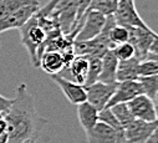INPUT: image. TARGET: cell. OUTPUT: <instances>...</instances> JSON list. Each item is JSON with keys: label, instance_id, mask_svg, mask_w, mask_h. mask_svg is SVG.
Returning <instances> with one entry per match:
<instances>
[{"label": "cell", "instance_id": "obj_14", "mask_svg": "<svg viewBox=\"0 0 158 143\" xmlns=\"http://www.w3.org/2000/svg\"><path fill=\"white\" fill-rule=\"evenodd\" d=\"M39 67H41L46 74L51 75H59L62 70L66 68L64 57L60 52L57 51H45L40 59V65Z\"/></svg>", "mask_w": 158, "mask_h": 143}, {"label": "cell", "instance_id": "obj_6", "mask_svg": "<svg viewBox=\"0 0 158 143\" xmlns=\"http://www.w3.org/2000/svg\"><path fill=\"white\" fill-rule=\"evenodd\" d=\"M117 87V82L114 84H103V82H95L86 88V96L87 102L95 106L98 111H102L106 108L107 103L110 102L112 95L114 93Z\"/></svg>", "mask_w": 158, "mask_h": 143}, {"label": "cell", "instance_id": "obj_26", "mask_svg": "<svg viewBox=\"0 0 158 143\" xmlns=\"http://www.w3.org/2000/svg\"><path fill=\"white\" fill-rule=\"evenodd\" d=\"M13 102H14V98H8L3 95H0V115L4 116L10 110Z\"/></svg>", "mask_w": 158, "mask_h": 143}, {"label": "cell", "instance_id": "obj_15", "mask_svg": "<svg viewBox=\"0 0 158 143\" xmlns=\"http://www.w3.org/2000/svg\"><path fill=\"white\" fill-rule=\"evenodd\" d=\"M101 75L98 81L103 84H114L116 81V72L118 66V59L114 56L112 50H108L101 59Z\"/></svg>", "mask_w": 158, "mask_h": 143}, {"label": "cell", "instance_id": "obj_33", "mask_svg": "<svg viewBox=\"0 0 158 143\" xmlns=\"http://www.w3.org/2000/svg\"><path fill=\"white\" fill-rule=\"evenodd\" d=\"M154 103L158 104V93H157V97H156V100H154Z\"/></svg>", "mask_w": 158, "mask_h": 143}, {"label": "cell", "instance_id": "obj_4", "mask_svg": "<svg viewBox=\"0 0 158 143\" xmlns=\"http://www.w3.org/2000/svg\"><path fill=\"white\" fill-rule=\"evenodd\" d=\"M106 20L107 18L105 15L94 10H89L85 15V20L80 31L76 35L75 41H89L97 38L103 30Z\"/></svg>", "mask_w": 158, "mask_h": 143}, {"label": "cell", "instance_id": "obj_2", "mask_svg": "<svg viewBox=\"0 0 158 143\" xmlns=\"http://www.w3.org/2000/svg\"><path fill=\"white\" fill-rule=\"evenodd\" d=\"M20 36L24 47L27 50L31 63L34 67H39L40 59L45 52V41L48 39V34L39 25L36 14L26 21L20 29Z\"/></svg>", "mask_w": 158, "mask_h": 143}, {"label": "cell", "instance_id": "obj_30", "mask_svg": "<svg viewBox=\"0 0 158 143\" xmlns=\"http://www.w3.org/2000/svg\"><path fill=\"white\" fill-rule=\"evenodd\" d=\"M8 132V123L3 115H0V134Z\"/></svg>", "mask_w": 158, "mask_h": 143}, {"label": "cell", "instance_id": "obj_18", "mask_svg": "<svg viewBox=\"0 0 158 143\" xmlns=\"http://www.w3.org/2000/svg\"><path fill=\"white\" fill-rule=\"evenodd\" d=\"M39 3V0H0V19L15 13L16 10Z\"/></svg>", "mask_w": 158, "mask_h": 143}, {"label": "cell", "instance_id": "obj_29", "mask_svg": "<svg viewBox=\"0 0 158 143\" xmlns=\"http://www.w3.org/2000/svg\"><path fill=\"white\" fill-rule=\"evenodd\" d=\"M146 143H158V126H157L156 129L152 132V134H151L149 138L146 141Z\"/></svg>", "mask_w": 158, "mask_h": 143}, {"label": "cell", "instance_id": "obj_7", "mask_svg": "<svg viewBox=\"0 0 158 143\" xmlns=\"http://www.w3.org/2000/svg\"><path fill=\"white\" fill-rule=\"evenodd\" d=\"M128 108L136 120H142L146 122L157 121V112H156V103L152 98L146 95H138L128 103Z\"/></svg>", "mask_w": 158, "mask_h": 143}, {"label": "cell", "instance_id": "obj_20", "mask_svg": "<svg viewBox=\"0 0 158 143\" xmlns=\"http://www.w3.org/2000/svg\"><path fill=\"white\" fill-rule=\"evenodd\" d=\"M113 113V116L117 118V121L120 122L123 128H126L130 123H132L136 118L133 117V115L131 113L130 108H128V106L127 103H120V104H114L112 106L111 108H110Z\"/></svg>", "mask_w": 158, "mask_h": 143}, {"label": "cell", "instance_id": "obj_1", "mask_svg": "<svg viewBox=\"0 0 158 143\" xmlns=\"http://www.w3.org/2000/svg\"><path fill=\"white\" fill-rule=\"evenodd\" d=\"M8 123L9 143H23L30 139H37L48 120L37 113L34 96L27 91L25 84L16 88V97L10 110L4 115Z\"/></svg>", "mask_w": 158, "mask_h": 143}, {"label": "cell", "instance_id": "obj_8", "mask_svg": "<svg viewBox=\"0 0 158 143\" xmlns=\"http://www.w3.org/2000/svg\"><path fill=\"white\" fill-rule=\"evenodd\" d=\"M40 3L26 5L15 13L8 15L6 18L0 19V34L8 31V30H14V29H20L26 21H29L40 9Z\"/></svg>", "mask_w": 158, "mask_h": 143}, {"label": "cell", "instance_id": "obj_35", "mask_svg": "<svg viewBox=\"0 0 158 143\" xmlns=\"http://www.w3.org/2000/svg\"><path fill=\"white\" fill-rule=\"evenodd\" d=\"M127 2H130V3H133V4H135V0H127Z\"/></svg>", "mask_w": 158, "mask_h": 143}, {"label": "cell", "instance_id": "obj_24", "mask_svg": "<svg viewBox=\"0 0 158 143\" xmlns=\"http://www.w3.org/2000/svg\"><path fill=\"white\" fill-rule=\"evenodd\" d=\"M138 75H139V77L158 75V62L156 60H149V59H146L143 61H139V65H138Z\"/></svg>", "mask_w": 158, "mask_h": 143}, {"label": "cell", "instance_id": "obj_31", "mask_svg": "<svg viewBox=\"0 0 158 143\" xmlns=\"http://www.w3.org/2000/svg\"><path fill=\"white\" fill-rule=\"evenodd\" d=\"M0 143H9V136H8V132L0 134Z\"/></svg>", "mask_w": 158, "mask_h": 143}, {"label": "cell", "instance_id": "obj_34", "mask_svg": "<svg viewBox=\"0 0 158 143\" xmlns=\"http://www.w3.org/2000/svg\"><path fill=\"white\" fill-rule=\"evenodd\" d=\"M30 143H36V139H30Z\"/></svg>", "mask_w": 158, "mask_h": 143}, {"label": "cell", "instance_id": "obj_16", "mask_svg": "<svg viewBox=\"0 0 158 143\" xmlns=\"http://www.w3.org/2000/svg\"><path fill=\"white\" fill-rule=\"evenodd\" d=\"M138 65L139 60L132 57L130 60L118 61L117 72H116V81L123 82V81H136L139 79L138 75Z\"/></svg>", "mask_w": 158, "mask_h": 143}, {"label": "cell", "instance_id": "obj_19", "mask_svg": "<svg viewBox=\"0 0 158 143\" xmlns=\"http://www.w3.org/2000/svg\"><path fill=\"white\" fill-rule=\"evenodd\" d=\"M118 2H120V0H92L89 10L97 11V13L105 15L106 18L113 16L117 10Z\"/></svg>", "mask_w": 158, "mask_h": 143}, {"label": "cell", "instance_id": "obj_5", "mask_svg": "<svg viewBox=\"0 0 158 143\" xmlns=\"http://www.w3.org/2000/svg\"><path fill=\"white\" fill-rule=\"evenodd\" d=\"M130 39L128 43L135 47V57L139 61L146 60L149 54V47L153 41L156 32L152 29H141V27H130Z\"/></svg>", "mask_w": 158, "mask_h": 143}, {"label": "cell", "instance_id": "obj_11", "mask_svg": "<svg viewBox=\"0 0 158 143\" xmlns=\"http://www.w3.org/2000/svg\"><path fill=\"white\" fill-rule=\"evenodd\" d=\"M158 126V120L153 122H146L142 120H135L125 128L127 143H146L152 132Z\"/></svg>", "mask_w": 158, "mask_h": 143}, {"label": "cell", "instance_id": "obj_17", "mask_svg": "<svg viewBox=\"0 0 158 143\" xmlns=\"http://www.w3.org/2000/svg\"><path fill=\"white\" fill-rule=\"evenodd\" d=\"M69 68L72 77L75 79V82L81 86H85L87 70H89V59L84 56H76L70 63Z\"/></svg>", "mask_w": 158, "mask_h": 143}, {"label": "cell", "instance_id": "obj_10", "mask_svg": "<svg viewBox=\"0 0 158 143\" xmlns=\"http://www.w3.org/2000/svg\"><path fill=\"white\" fill-rule=\"evenodd\" d=\"M142 87L138 80L136 81H123V82H117V87L114 93L112 95L110 102L107 103L106 108H111L114 104L120 103H128L131 100L137 97L138 95H142Z\"/></svg>", "mask_w": 158, "mask_h": 143}, {"label": "cell", "instance_id": "obj_32", "mask_svg": "<svg viewBox=\"0 0 158 143\" xmlns=\"http://www.w3.org/2000/svg\"><path fill=\"white\" fill-rule=\"evenodd\" d=\"M156 112H157V120H158V104H156Z\"/></svg>", "mask_w": 158, "mask_h": 143}, {"label": "cell", "instance_id": "obj_23", "mask_svg": "<svg viewBox=\"0 0 158 143\" xmlns=\"http://www.w3.org/2000/svg\"><path fill=\"white\" fill-rule=\"evenodd\" d=\"M101 65H102V61L100 57L89 59V70H87L85 87H87L95 82H98V79L101 75Z\"/></svg>", "mask_w": 158, "mask_h": 143}, {"label": "cell", "instance_id": "obj_13", "mask_svg": "<svg viewBox=\"0 0 158 143\" xmlns=\"http://www.w3.org/2000/svg\"><path fill=\"white\" fill-rule=\"evenodd\" d=\"M76 111H77V118L80 122L81 127L84 128L85 132L90 131L97 122H98V113L100 111L96 108L95 106L89 103L87 101L80 103L76 106Z\"/></svg>", "mask_w": 158, "mask_h": 143}, {"label": "cell", "instance_id": "obj_9", "mask_svg": "<svg viewBox=\"0 0 158 143\" xmlns=\"http://www.w3.org/2000/svg\"><path fill=\"white\" fill-rule=\"evenodd\" d=\"M50 77L60 87V90L62 91L65 97L72 104L77 106V104H80V103H82L87 100L85 86L78 85L75 81H70V80H67V79H65L60 75H51Z\"/></svg>", "mask_w": 158, "mask_h": 143}, {"label": "cell", "instance_id": "obj_27", "mask_svg": "<svg viewBox=\"0 0 158 143\" xmlns=\"http://www.w3.org/2000/svg\"><path fill=\"white\" fill-rule=\"evenodd\" d=\"M59 2H61V0H50V2L45 5V6H41L40 9H39V11H37V14L39 15H43V16H46V15H49L50 13H51V10L54 9V6L59 3Z\"/></svg>", "mask_w": 158, "mask_h": 143}, {"label": "cell", "instance_id": "obj_22", "mask_svg": "<svg viewBox=\"0 0 158 143\" xmlns=\"http://www.w3.org/2000/svg\"><path fill=\"white\" fill-rule=\"evenodd\" d=\"M110 41L112 44V46H117L120 44H125V43H128V39H130V31L127 27L125 26H121V25H114L112 26V29L110 30Z\"/></svg>", "mask_w": 158, "mask_h": 143}, {"label": "cell", "instance_id": "obj_28", "mask_svg": "<svg viewBox=\"0 0 158 143\" xmlns=\"http://www.w3.org/2000/svg\"><path fill=\"white\" fill-rule=\"evenodd\" d=\"M149 54L158 55V34H156L154 38H153V41H152L151 47H149Z\"/></svg>", "mask_w": 158, "mask_h": 143}, {"label": "cell", "instance_id": "obj_3", "mask_svg": "<svg viewBox=\"0 0 158 143\" xmlns=\"http://www.w3.org/2000/svg\"><path fill=\"white\" fill-rule=\"evenodd\" d=\"M114 21L117 25L130 27H141V29H151L139 16L138 11L133 3H130L127 0H120L118 2L117 10L113 15Z\"/></svg>", "mask_w": 158, "mask_h": 143}, {"label": "cell", "instance_id": "obj_21", "mask_svg": "<svg viewBox=\"0 0 158 143\" xmlns=\"http://www.w3.org/2000/svg\"><path fill=\"white\" fill-rule=\"evenodd\" d=\"M138 82L141 84L143 95L148 96L149 98H152L154 101L157 97V93H158V75L139 77Z\"/></svg>", "mask_w": 158, "mask_h": 143}, {"label": "cell", "instance_id": "obj_25", "mask_svg": "<svg viewBox=\"0 0 158 143\" xmlns=\"http://www.w3.org/2000/svg\"><path fill=\"white\" fill-rule=\"evenodd\" d=\"M114 56L118 59V61H125V60H130L132 57H135V47L130 44V43H125V44H120L112 49Z\"/></svg>", "mask_w": 158, "mask_h": 143}, {"label": "cell", "instance_id": "obj_12", "mask_svg": "<svg viewBox=\"0 0 158 143\" xmlns=\"http://www.w3.org/2000/svg\"><path fill=\"white\" fill-rule=\"evenodd\" d=\"M89 143H120L116 132L106 123L98 121L90 131L85 132Z\"/></svg>", "mask_w": 158, "mask_h": 143}, {"label": "cell", "instance_id": "obj_36", "mask_svg": "<svg viewBox=\"0 0 158 143\" xmlns=\"http://www.w3.org/2000/svg\"><path fill=\"white\" fill-rule=\"evenodd\" d=\"M23 143H30V141H25V142H23Z\"/></svg>", "mask_w": 158, "mask_h": 143}]
</instances>
